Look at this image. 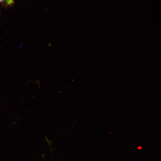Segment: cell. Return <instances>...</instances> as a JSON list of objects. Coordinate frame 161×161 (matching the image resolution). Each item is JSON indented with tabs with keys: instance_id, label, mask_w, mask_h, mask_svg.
Returning a JSON list of instances; mask_svg holds the SVG:
<instances>
[{
	"instance_id": "cell-1",
	"label": "cell",
	"mask_w": 161,
	"mask_h": 161,
	"mask_svg": "<svg viewBox=\"0 0 161 161\" xmlns=\"http://www.w3.org/2000/svg\"><path fill=\"white\" fill-rule=\"evenodd\" d=\"M138 148L139 149H140L142 148V147H138Z\"/></svg>"
},
{
	"instance_id": "cell-3",
	"label": "cell",
	"mask_w": 161,
	"mask_h": 161,
	"mask_svg": "<svg viewBox=\"0 0 161 161\" xmlns=\"http://www.w3.org/2000/svg\"><path fill=\"white\" fill-rule=\"evenodd\" d=\"M0 3H1V1H0Z\"/></svg>"
},
{
	"instance_id": "cell-2",
	"label": "cell",
	"mask_w": 161,
	"mask_h": 161,
	"mask_svg": "<svg viewBox=\"0 0 161 161\" xmlns=\"http://www.w3.org/2000/svg\"><path fill=\"white\" fill-rule=\"evenodd\" d=\"M3 1V0H0V1H1V2Z\"/></svg>"
}]
</instances>
